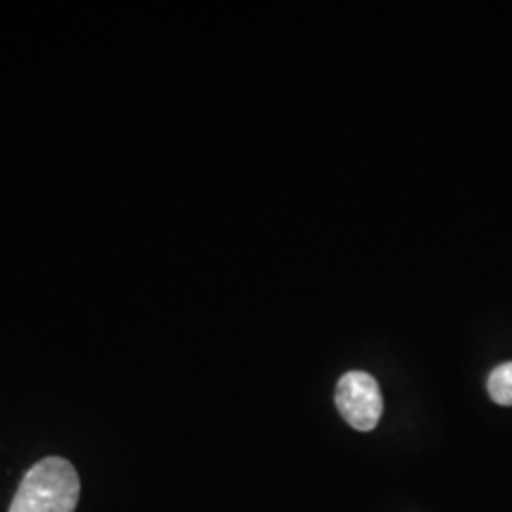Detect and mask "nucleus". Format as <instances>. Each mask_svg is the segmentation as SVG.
<instances>
[{"label":"nucleus","instance_id":"f257e3e1","mask_svg":"<svg viewBox=\"0 0 512 512\" xmlns=\"http://www.w3.org/2000/svg\"><path fill=\"white\" fill-rule=\"evenodd\" d=\"M78 497L80 478L73 463L46 458L23 476L10 512H74Z\"/></svg>","mask_w":512,"mask_h":512},{"label":"nucleus","instance_id":"f03ea898","mask_svg":"<svg viewBox=\"0 0 512 512\" xmlns=\"http://www.w3.org/2000/svg\"><path fill=\"white\" fill-rule=\"evenodd\" d=\"M342 418L357 431H372L384 414V399L378 382L361 370H353L340 378L334 395Z\"/></svg>","mask_w":512,"mask_h":512},{"label":"nucleus","instance_id":"7ed1b4c3","mask_svg":"<svg viewBox=\"0 0 512 512\" xmlns=\"http://www.w3.org/2000/svg\"><path fill=\"white\" fill-rule=\"evenodd\" d=\"M488 393L501 406H512V363L495 368L488 378Z\"/></svg>","mask_w":512,"mask_h":512}]
</instances>
